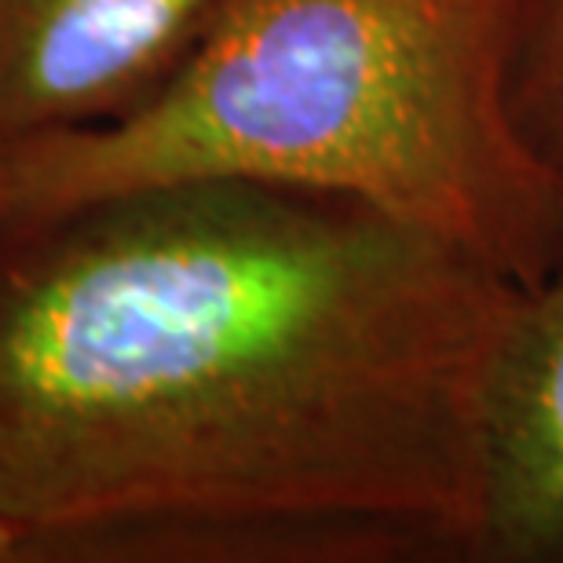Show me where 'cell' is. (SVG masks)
<instances>
[{
	"mask_svg": "<svg viewBox=\"0 0 563 563\" xmlns=\"http://www.w3.org/2000/svg\"><path fill=\"white\" fill-rule=\"evenodd\" d=\"M520 0H223L129 118L0 151L8 228L136 187L325 190L531 289L563 253V176L512 107Z\"/></svg>",
	"mask_w": 563,
	"mask_h": 563,
	"instance_id": "2",
	"label": "cell"
},
{
	"mask_svg": "<svg viewBox=\"0 0 563 563\" xmlns=\"http://www.w3.org/2000/svg\"><path fill=\"white\" fill-rule=\"evenodd\" d=\"M223 0H0V151L129 118Z\"/></svg>",
	"mask_w": 563,
	"mask_h": 563,
	"instance_id": "3",
	"label": "cell"
},
{
	"mask_svg": "<svg viewBox=\"0 0 563 563\" xmlns=\"http://www.w3.org/2000/svg\"><path fill=\"white\" fill-rule=\"evenodd\" d=\"M8 231V187H4V162H0V234Z\"/></svg>",
	"mask_w": 563,
	"mask_h": 563,
	"instance_id": "7",
	"label": "cell"
},
{
	"mask_svg": "<svg viewBox=\"0 0 563 563\" xmlns=\"http://www.w3.org/2000/svg\"><path fill=\"white\" fill-rule=\"evenodd\" d=\"M479 560L563 563V253L520 292L494 363Z\"/></svg>",
	"mask_w": 563,
	"mask_h": 563,
	"instance_id": "4",
	"label": "cell"
},
{
	"mask_svg": "<svg viewBox=\"0 0 563 563\" xmlns=\"http://www.w3.org/2000/svg\"><path fill=\"white\" fill-rule=\"evenodd\" d=\"M11 560H22V545H19V534L11 531L8 520L0 516V563H11Z\"/></svg>",
	"mask_w": 563,
	"mask_h": 563,
	"instance_id": "6",
	"label": "cell"
},
{
	"mask_svg": "<svg viewBox=\"0 0 563 563\" xmlns=\"http://www.w3.org/2000/svg\"><path fill=\"white\" fill-rule=\"evenodd\" d=\"M512 107L523 136L563 176V0H520Z\"/></svg>",
	"mask_w": 563,
	"mask_h": 563,
	"instance_id": "5",
	"label": "cell"
},
{
	"mask_svg": "<svg viewBox=\"0 0 563 563\" xmlns=\"http://www.w3.org/2000/svg\"><path fill=\"white\" fill-rule=\"evenodd\" d=\"M520 286L325 190L190 179L0 234L22 560H479Z\"/></svg>",
	"mask_w": 563,
	"mask_h": 563,
	"instance_id": "1",
	"label": "cell"
}]
</instances>
